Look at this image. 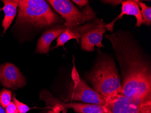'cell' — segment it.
Returning a JSON list of instances; mask_svg holds the SVG:
<instances>
[{
    "label": "cell",
    "mask_w": 151,
    "mask_h": 113,
    "mask_svg": "<svg viewBox=\"0 0 151 113\" xmlns=\"http://www.w3.org/2000/svg\"><path fill=\"white\" fill-rule=\"evenodd\" d=\"M73 70L72 78L74 83L70 86L68 95L63 98V100L65 102L79 101L84 103L107 107L106 97L94 91L83 80L80 78L77 71Z\"/></svg>",
    "instance_id": "5b68a950"
},
{
    "label": "cell",
    "mask_w": 151,
    "mask_h": 113,
    "mask_svg": "<svg viewBox=\"0 0 151 113\" xmlns=\"http://www.w3.org/2000/svg\"><path fill=\"white\" fill-rule=\"evenodd\" d=\"M12 91L10 90L3 89L0 91V104L6 108L12 101Z\"/></svg>",
    "instance_id": "9a60e30c"
},
{
    "label": "cell",
    "mask_w": 151,
    "mask_h": 113,
    "mask_svg": "<svg viewBox=\"0 0 151 113\" xmlns=\"http://www.w3.org/2000/svg\"><path fill=\"white\" fill-rule=\"evenodd\" d=\"M40 100L45 102L46 107L52 110H61L62 109H73L77 113H112L109 109L103 105L84 103H66L53 96L48 91H42L40 94Z\"/></svg>",
    "instance_id": "52a82bcc"
},
{
    "label": "cell",
    "mask_w": 151,
    "mask_h": 113,
    "mask_svg": "<svg viewBox=\"0 0 151 113\" xmlns=\"http://www.w3.org/2000/svg\"><path fill=\"white\" fill-rule=\"evenodd\" d=\"M66 29L63 24H57L45 30L38 40L36 52L40 53H48L52 41L58 38Z\"/></svg>",
    "instance_id": "8fae6325"
},
{
    "label": "cell",
    "mask_w": 151,
    "mask_h": 113,
    "mask_svg": "<svg viewBox=\"0 0 151 113\" xmlns=\"http://www.w3.org/2000/svg\"><path fill=\"white\" fill-rule=\"evenodd\" d=\"M104 37L110 41L121 70L122 94L134 100H151L150 59L133 35L117 31Z\"/></svg>",
    "instance_id": "6da1fadb"
},
{
    "label": "cell",
    "mask_w": 151,
    "mask_h": 113,
    "mask_svg": "<svg viewBox=\"0 0 151 113\" xmlns=\"http://www.w3.org/2000/svg\"><path fill=\"white\" fill-rule=\"evenodd\" d=\"M68 110L67 109H63L62 113H67Z\"/></svg>",
    "instance_id": "44dd1931"
},
{
    "label": "cell",
    "mask_w": 151,
    "mask_h": 113,
    "mask_svg": "<svg viewBox=\"0 0 151 113\" xmlns=\"http://www.w3.org/2000/svg\"><path fill=\"white\" fill-rule=\"evenodd\" d=\"M98 19H95L92 22H89L84 25H80L72 29L66 28V30L57 38L56 45L52 48H56L59 46H63L65 43L72 39H75L77 43L79 45L80 39L81 35L94 26L97 22Z\"/></svg>",
    "instance_id": "7c38bea8"
},
{
    "label": "cell",
    "mask_w": 151,
    "mask_h": 113,
    "mask_svg": "<svg viewBox=\"0 0 151 113\" xmlns=\"http://www.w3.org/2000/svg\"><path fill=\"white\" fill-rule=\"evenodd\" d=\"M73 1L81 7L87 6L89 4V1L86 0H73Z\"/></svg>",
    "instance_id": "ac0fdd59"
},
{
    "label": "cell",
    "mask_w": 151,
    "mask_h": 113,
    "mask_svg": "<svg viewBox=\"0 0 151 113\" xmlns=\"http://www.w3.org/2000/svg\"><path fill=\"white\" fill-rule=\"evenodd\" d=\"M5 109L6 113H18L17 107L13 102H11Z\"/></svg>",
    "instance_id": "e0dca14e"
},
{
    "label": "cell",
    "mask_w": 151,
    "mask_h": 113,
    "mask_svg": "<svg viewBox=\"0 0 151 113\" xmlns=\"http://www.w3.org/2000/svg\"><path fill=\"white\" fill-rule=\"evenodd\" d=\"M123 1H102V2H105L107 4H109L111 5H119L120 3H122Z\"/></svg>",
    "instance_id": "d6986e66"
},
{
    "label": "cell",
    "mask_w": 151,
    "mask_h": 113,
    "mask_svg": "<svg viewBox=\"0 0 151 113\" xmlns=\"http://www.w3.org/2000/svg\"><path fill=\"white\" fill-rule=\"evenodd\" d=\"M2 1L4 5L2 10L5 13V17L2 22V27L4 29L3 33H5L17 15L19 1L3 0Z\"/></svg>",
    "instance_id": "4fadbf2b"
},
{
    "label": "cell",
    "mask_w": 151,
    "mask_h": 113,
    "mask_svg": "<svg viewBox=\"0 0 151 113\" xmlns=\"http://www.w3.org/2000/svg\"><path fill=\"white\" fill-rule=\"evenodd\" d=\"M13 102L15 104L17 109L18 113H27L30 110V108L28 105L21 102L16 98L15 95H14L12 98Z\"/></svg>",
    "instance_id": "2e32d148"
},
{
    "label": "cell",
    "mask_w": 151,
    "mask_h": 113,
    "mask_svg": "<svg viewBox=\"0 0 151 113\" xmlns=\"http://www.w3.org/2000/svg\"><path fill=\"white\" fill-rule=\"evenodd\" d=\"M139 5L141 7V14L143 19L142 24L149 26L151 24V7L142 1H139Z\"/></svg>",
    "instance_id": "5bb4252c"
},
{
    "label": "cell",
    "mask_w": 151,
    "mask_h": 113,
    "mask_svg": "<svg viewBox=\"0 0 151 113\" xmlns=\"http://www.w3.org/2000/svg\"><path fill=\"white\" fill-rule=\"evenodd\" d=\"M139 1L136 0H127L123 1L121 3V13L117 17L114 19L112 22L109 24H105V27L108 31L111 32L113 31L114 23L123 17L124 15L133 16L135 17L137 19L136 27H139L142 24L143 19L140 12Z\"/></svg>",
    "instance_id": "30bf717a"
},
{
    "label": "cell",
    "mask_w": 151,
    "mask_h": 113,
    "mask_svg": "<svg viewBox=\"0 0 151 113\" xmlns=\"http://www.w3.org/2000/svg\"><path fill=\"white\" fill-rule=\"evenodd\" d=\"M47 2L65 19L63 25L66 28L72 29L80 26L96 17V12L89 5L80 11L70 1L48 0Z\"/></svg>",
    "instance_id": "277c9868"
},
{
    "label": "cell",
    "mask_w": 151,
    "mask_h": 113,
    "mask_svg": "<svg viewBox=\"0 0 151 113\" xmlns=\"http://www.w3.org/2000/svg\"><path fill=\"white\" fill-rule=\"evenodd\" d=\"M63 20L44 0H19L17 23L29 27L46 28L61 24Z\"/></svg>",
    "instance_id": "3957f363"
},
{
    "label": "cell",
    "mask_w": 151,
    "mask_h": 113,
    "mask_svg": "<svg viewBox=\"0 0 151 113\" xmlns=\"http://www.w3.org/2000/svg\"><path fill=\"white\" fill-rule=\"evenodd\" d=\"M0 83L6 88L16 90L24 87L26 81L17 66L6 63L0 65Z\"/></svg>",
    "instance_id": "9c48e42d"
},
{
    "label": "cell",
    "mask_w": 151,
    "mask_h": 113,
    "mask_svg": "<svg viewBox=\"0 0 151 113\" xmlns=\"http://www.w3.org/2000/svg\"><path fill=\"white\" fill-rule=\"evenodd\" d=\"M105 23L102 19H98L96 23L82 34L81 37V47L84 51L93 52L95 47H105L102 44L103 35L106 33Z\"/></svg>",
    "instance_id": "ba28073f"
},
{
    "label": "cell",
    "mask_w": 151,
    "mask_h": 113,
    "mask_svg": "<svg viewBox=\"0 0 151 113\" xmlns=\"http://www.w3.org/2000/svg\"><path fill=\"white\" fill-rule=\"evenodd\" d=\"M0 113H6V109L0 104Z\"/></svg>",
    "instance_id": "ffe728a7"
},
{
    "label": "cell",
    "mask_w": 151,
    "mask_h": 113,
    "mask_svg": "<svg viewBox=\"0 0 151 113\" xmlns=\"http://www.w3.org/2000/svg\"><path fill=\"white\" fill-rule=\"evenodd\" d=\"M92 89L106 97L122 94L121 79L111 56L99 51L94 66L84 76Z\"/></svg>",
    "instance_id": "7a4b0ae2"
},
{
    "label": "cell",
    "mask_w": 151,
    "mask_h": 113,
    "mask_svg": "<svg viewBox=\"0 0 151 113\" xmlns=\"http://www.w3.org/2000/svg\"><path fill=\"white\" fill-rule=\"evenodd\" d=\"M106 98L112 113H151V100H134L122 94Z\"/></svg>",
    "instance_id": "8992f818"
}]
</instances>
